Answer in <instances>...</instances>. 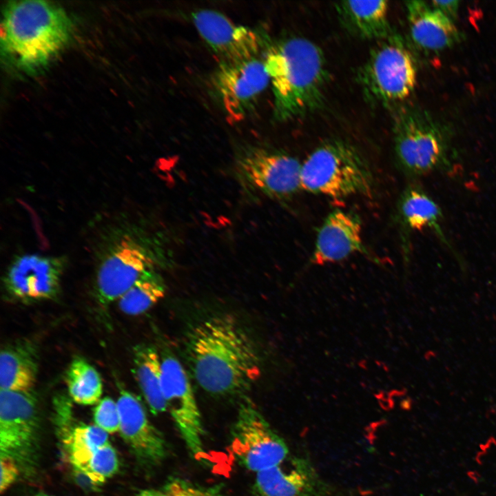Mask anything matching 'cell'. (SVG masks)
Segmentation results:
<instances>
[{"instance_id":"1","label":"cell","mask_w":496,"mask_h":496,"mask_svg":"<svg viewBox=\"0 0 496 496\" xmlns=\"http://www.w3.org/2000/svg\"><path fill=\"white\" fill-rule=\"evenodd\" d=\"M185 348L196 381L210 394H240L260 376L257 349L231 315H216L197 323L187 333Z\"/></svg>"},{"instance_id":"2","label":"cell","mask_w":496,"mask_h":496,"mask_svg":"<svg viewBox=\"0 0 496 496\" xmlns=\"http://www.w3.org/2000/svg\"><path fill=\"white\" fill-rule=\"evenodd\" d=\"M73 25L65 11L45 1H13L4 6L1 53L6 63L26 75L43 71L65 49Z\"/></svg>"},{"instance_id":"3","label":"cell","mask_w":496,"mask_h":496,"mask_svg":"<svg viewBox=\"0 0 496 496\" xmlns=\"http://www.w3.org/2000/svg\"><path fill=\"white\" fill-rule=\"evenodd\" d=\"M264 62L273 95V117L286 121L320 108L328 79L322 50L311 41L289 37L268 42Z\"/></svg>"},{"instance_id":"4","label":"cell","mask_w":496,"mask_h":496,"mask_svg":"<svg viewBox=\"0 0 496 496\" xmlns=\"http://www.w3.org/2000/svg\"><path fill=\"white\" fill-rule=\"evenodd\" d=\"M301 189L333 199L370 196L373 176L359 151L351 144L331 139L320 145L301 165Z\"/></svg>"},{"instance_id":"5","label":"cell","mask_w":496,"mask_h":496,"mask_svg":"<svg viewBox=\"0 0 496 496\" xmlns=\"http://www.w3.org/2000/svg\"><path fill=\"white\" fill-rule=\"evenodd\" d=\"M395 158L402 171L420 177L451 165V139L445 127L424 110L399 107L393 118Z\"/></svg>"},{"instance_id":"6","label":"cell","mask_w":496,"mask_h":496,"mask_svg":"<svg viewBox=\"0 0 496 496\" xmlns=\"http://www.w3.org/2000/svg\"><path fill=\"white\" fill-rule=\"evenodd\" d=\"M357 79L371 104L391 107L409 98L416 85L417 65L403 37L393 32L378 41L360 67Z\"/></svg>"},{"instance_id":"7","label":"cell","mask_w":496,"mask_h":496,"mask_svg":"<svg viewBox=\"0 0 496 496\" xmlns=\"http://www.w3.org/2000/svg\"><path fill=\"white\" fill-rule=\"evenodd\" d=\"M231 449L240 462L255 473L278 465L289 457L285 441L249 399L239 406Z\"/></svg>"},{"instance_id":"8","label":"cell","mask_w":496,"mask_h":496,"mask_svg":"<svg viewBox=\"0 0 496 496\" xmlns=\"http://www.w3.org/2000/svg\"><path fill=\"white\" fill-rule=\"evenodd\" d=\"M301 165L296 158L280 151L251 147L238 156L236 169L248 187L283 199L301 189Z\"/></svg>"},{"instance_id":"9","label":"cell","mask_w":496,"mask_h":496,"mask_svg":"<svg viewBox=\"0 0 496 496\" xmlns=\"http://www.w3.org/2000/svg\"><path fill=\"white\" fill-rule=\"evenodd\" d=\"M39 406L32 391L0 390V455L19 466L32 464L37 442Z\"/></svg>"},{"instance_id":"10","label":"cell","mask_w":496,"mask_h":496,"mask_svg":"<svg viewBox=\"0 0 496 496\" xmlns=\"http://www.w3.org/2000/svg\"><path fill=\"white\" fill-rule=\"evenodd\" d=\"M161 382L167 411L189 452L200 457L205 453L201 413L188 375L174 355L161 358Z\"/></svg>"},{"instance_id":"11","label":"cell","mask_w":496,"mask_h":496,"mask_svg":"<svg viewBox=\"0 0 496 496\" xmlns=\"http://www.w3.org/2000/svg\"><path fill=\"white\" fill-rule=\"evenodd\" d=\"M270 83L263 59L258 56L219 63L214 84L224 110L234 121L244 118Z\"/></svg>"},{"instance_id":"12","label":"cell","mask_w":496,"mask_h":496,"mask_svg":"<svg viewBox=\"0 0 496 496\" xmlns=\"http://www.w3.org/2000/svg\"><path fill=\"white\" fill-rule=\"evenodd\" d=\"M192 21L205 42L219 59L233 63L258 56L269 39L265 34L236 25L222 13L199 10L191 15Z\"/></svg>"},{"instance_id":"13","label":"cell","mask_w":496,"mask_h":496,"mask_svg":"<svg viewBox=\"0 0 496 496\" xmlns=\"http://www.w3.org/2000/svg\"><path fill=\"white\" fill-rule=\"evenodd\" d=\"M65 259L61 256L25 254L16 258L4 276L6 291L21 300L54 298L59 292Z\"/></svg>"},{"instance_id":"14","label":"cell","mask_w":496,"mask_h":496,"mask_svg":"<svg viewBox=\"0 0 496 496\" xmlns=\"http://www.w3.org/2000/svg\"><path fill=\"white\" fill-rule=\"evenodd\" d=\"M151 267V260L143 248L131 239H123L98 269L96 291L101 303L118 300Z\"/></svg>"},{"instance_id":"15","label":"cell","mask_w":496,"mask_h":496,"mask_svg":"<svg viewBox=\"0 0 496 496\" xmlns=\"http://www.w3.org/2000/svg\"><path fill=\"white\" fill-rule=\"evenodd\" d=\"M258 496H327L329 489L312 464L303 457H287L281 464L256 473Z\"/></svg>"},{"instance_id":"16","label":"cell","mask_w":496,"mask_h":496,"mask_svg":"<svg viewBox=\"0 0 496 496\" xmlns=\"http://www.w3.org/2000/svg\"><path fill=\"white\" fill-rule=\"evenodd\" d=\"M116 403L119 432L134 455L146 463H160L165 457V441L149 420L141 402L131 392L121 390Z\"/></svg>"},{"instance_id":"17","label":"cell","mask_w":496,"mask_h":496,"mask_svg":"<svg viewBox=\"0 0 496 496\" xmlns=\"http://www.w3.org/2000/svg\"><path fill=\"white\" fill-rule=\"evenodd\" d=\"M358 252L366 253L359 218L351 212L333 210L318 230L311 258L312 263L322 265L337 262Z\"/></svg>"},{"instance_id":"18","label":"cell","mask_w":496,"mask_h":496,"mask_svg":"<svg viewBox=\"0 0 496 496\" xmlns=\"http://www.w3.org/2000/svg\"><path fill=\"white\" fill-rule=\"evenodd\" d=\"M405 6L411 37L420 48L440 51L459 41L461 33L453 20L431 2L413 0Z\"/></svg>"},{"instance_id":"19","label":"cell","mask_w":496,"mask_h":496,"mask_svg":"<svg viewBox=\"0 0 496 496\" xmlns=\"http://www.w3.org/2000/svg\"><path fill=\"white\" fill-rule=\"evenodd\" d=\"M335 8L342 26L357 37L380 41L393 32L386 1H342Z\"/></svg>"},{"instance_id":"20","label":"cell","mask_w":496,"mask_h":496,"mask_svg":"<svg viewBox=\"0 0 496 496\" xmlns=\"http://www.w3.org/2000/svg\"><path fill=\"white\" fill-rule=\"evenodd\" d=\"M38 362L32 344L19 342L3 347L0 354L1 390L32 391L37 380Z\"/></svg>"},{"instance_id":"21","label":"cell","mask_w":496,"mask_h":496,"mask_svg":"<svg viewBox=\"0 0 496 496\" xmlns=\"http://www.w3.org/2000/svg\"><path fill=\"white\" fill-rule=\"evenodd\" d=\"M398 211L404 226L409 230L433 231L447 242L442 229L443 214L439 205L422 189L411 186L402 193Z\"/></svg>"},{"instance_id":"22","label":"cell","mask_w":496,"mask_h":496,"mask_svg":"<svg viewBox=\"0 0 496 496\" xmlns=\"http://www.w3.org/2000/svg\"><path fill=\"white\" fill-rule=\"evenodd\" d=\"M134 373L150 411L156 415L167 411L162 391L161 358L154 347L142 344L134 349Z\"/></svg>"},{"instance_id":"23","label":"cell","mask_w":496,"mask_h":496,"mask_svg":"<svg viewBox=\"0 0 496 496\" xmlns=\"http://www.w3.org/2000/svg\"><path fill=\"white\" fill-rule=\"evenodd\" d=\"M65 382L72 400L81 405H93L101 400L103 384L96 369L82 358H74L69 365Z\"/></svg>"},{"instance_id":"24","label":"cell","mask_w":496,"mask_h":496,"mask_svg":"<svg viewBox=\"0 0 496 496\" xmlns=\"http://www.w3.org/2000/svg\"><path fill=\"white\" fill-rule=\"evenodd\" d=\"M165 289L160 277L147 271L118 300L119 309L128 315L145 313L165 296Z\"/></svg>"},{"instance_id":"25","label":"cell","mask_w":496,"mask_h":496,"mask_svg":"<svg viewBox=\"0 0 496 496\" xmlns=\"http://www.w3.org/2000/svg\"><path fill=\"white\" fill-rule=\"evenodd\" d=\"M66 443L74 466L87 462L96 451L110 444L107 432L96 425L85 424L75 427Z\"/></svg>"},{"instance_id":"26","label":"cell","mask_w":496,"mask_h":496,"mask_svg":"<svg viewBox=\"0 0 496 496\" xmlns=\"http://www.w3.org/2000/svg\"><path fill=\"white\" fill-rule=\"evenodd\" d=\"M74 467L92 482L103 483L116 473L118 460L115 449L108 444L96 451L87 462Z\"/></svg>"},{"instance_id":"27","label":"cell","mask_w":496,"mask_h":496,"mask_svg":"<svg viewBox=\"0 0 496 496\" xmlns=\"http://www.w3.org/2000/svg\"><path fill=\"white\" fill-rule=\"evenodd\" d=\"M93 413L95 425L108 434L119 432L120 414L117 403L111 397L101 399L94 407Z\"/></svg>"},{"instance_id":"28","label":"cell","mask_w":496,"mask_h":496,"mask_svg":"<svg viewBox=\"0 0 496 496\" xmlns=\"http://www.w3.org/2000/svg\"><path fill=\"white\" fill-rule=\"evenodd\" d=\"M165 491L173 496H223L215 490L194 485L181 479L170 482L165 486Z\"/></svg>"},{"instance_id":"29","label":"cell","mask_w":496,"mask_h":496,"mask_svg":"<svg viewBox=\"0 0 496 496\" xmlns=\"http://www.w3.org/2000/svg\"><path fill=\"white\" fill-rule=\"evenodd\" d=\"M0 491L3 493L17 479L19 475V466L13 458L5 455H0Z\"/></svg>"},{"instance_id":"30","label":"cell","mask_w":496,"mask_h":496,"mask_svg":"<svg viewBox=\"0 0 496 496\" xmlns=\"http://www.w3.org/2000/svg\"><path fill=\"white\" fill-rule=\"evenodd\" d=\"M431 3L451 19L453 20L457 17L459 7V1H433Z\"/></svg>"},{"instance_id":"31","label":"cell","mask_w":496,"mask_h":496,"mask_svg":"<svg viewBox=\"0 0 496 496\" xmlns=\"http://www.w3.org/2000/svg\"><path fill=\"white\" fill-rule=\"evenodd\" d=\"M137 496H173L166 491L162 492L157 490L147 489L141 491Z\"/></svg>"},{"instance_id":"32","label":"cell","mask_w":496,"mask_h":496,"mask_svg":"<svg viewBox=\"0 0 496 496\" xmlns=\"http://www.w3.org/2000/svg\"><path fill=\"white\" fill-rule=\"evenodd\" d=\"M42 496H48V495H42Z\"/></svg>"}]
</instances>
